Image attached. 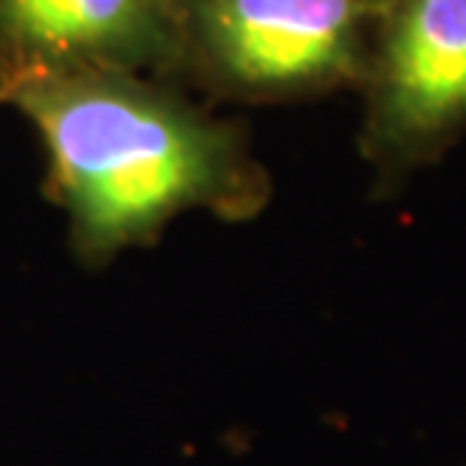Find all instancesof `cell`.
<instances>
[{
  "instance_id": "cell-5",
  "label": "cell",
  "mask_w": 466,
  "mask_h": 466,
  "mask_svg": "<svg viewBox=\"0 0 466 466\" xmlns=\"http://www.w3.org/2000/svg\"><path fill=\"white\" fill-rule=\"evenodd\" d=\"M376 4H379V6H381V4H385V0H376Z\"/></svg>"
},
{
  "instance_id": "cell-4",
  "label": "cell",
  "mask_w": 466,
  "mask_h": 466,
  "mask_svg": "<svg viewBox=\"0 0 466 466\" xmlns=\"http://www.w3.org/2000/svg\"><path fill=\"white\" fill-rule=\"evenodd\" d=\"M157 25L161 0H0V31L46 61L121 55Z\"/></svg>"
},
{
  "instance_id": "cell-3",
  "label": "cell",
  "mask_w": 466,
  "mask_h": 466,
  "mask_svg": "<svg viewBox=\"0 0 466 466\" xmlns=\"http://www.w3.org/2000/svg\"><path fill=\"white\" fill-rule=\"evenodd\" d=\"M376 13V0H194V27L221 82L288 97L360 82Z\"/></svg>"
},
{
  "instance_id": "cell-2",
  "label": "cell",
  "mask_w": 466,
  "mask_h": 466,
  "mask_svg": "<svg viewBox=\"0 0 466 466\" xmlns=\"http://www.w3.org/2000/svg\"><path fill=\"white\" fill-rule=\"evenodd\" d=\"M360 82L372 194L394 200L466 137V0H385Z\"/></svg>"
},
{
  "instance_id": "cell-1",
  "label": "cell",
  "mask_w": 466,
  "mask_h": 466,
  "mask_svg": "<svg viewBox=\"0 0 466 466\" xmlns=\"http://www.w3.org/2000/svg\"><path fill=\"white\" fill-rule=\"evenodd\" d=\"M18 104L40 130L52 188L88 258L155 239L188 209L242 221L269 198L239 130L173 100L97 79H40Z\"/></svg>"
}]
</instances>
